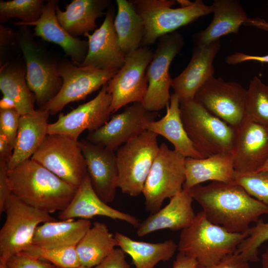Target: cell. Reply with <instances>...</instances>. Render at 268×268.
I'll return each instance as SVG.
<instances>
[{
	"instance_id": "obj_47",
	"label": "cell",
	"mask_w": 268,
	"mask_h": 268,
	"mask_svg": "<svg viewBox=\"0 0 268 268\" xmlns=\"http://www.w3.org/2000/svg\"><path fill=\"white\" fill-rule=\"evenodd\" d=\"M13 152V148L6 138L0 134V159L8 162Z\"/></svg>"
},
{
	"instance_id": "obj_52",
	"label": "cell",
	"mask_w": 268,
	"mask_h": 268,
	"mask_svg": "<svg viewBox=\"0 0 268 268\" xmlns=\"http://www.w3.org/2000/svg\"><path fill=\"white\" fill-rule=\"evenodd\" d=\"M264 171L268 172V158L265 164L264 165L262 168L258 171Z\"/></svg>"
},
{
	"instance_id": "obj_1",
	"label": "cell",
	"mask_w": 268,
	"mask_h": 268,
	"mask_svg": "<svg viewBox=\"0 0 268 268\" xmlns=\"http://www.w3.org/2000/svg\"><path fill=\"white\" fill-rule=\"evenodd\" d=\"M189 191L210 222L231 232H245L261 216H268V204L234 183L212 182L195 186Z\"/></svg>"
},
{
	"instance_id": "obj_8",
	"label": "cell",
	"mask_w": 268,
	"mask_h": 268,
	"mask_svg": "<svg viewBox=\"0 0 268 268\" xmlns=\"http://www.w3.org/2000/svg\"><path fill=\"white\" fill-rule=\"evenodd\" d=\"M4 212L6 219L0 231V263L7 264L11 257L31 244L40 224L56 221L50 213L26 204L12 194Z\"/></svg>"
},
{
	"instance_id": "obj_3",
	"label": "cell",
	"mask_w": 268,
	"mask_h": 268,
	"mask_svg": "<svg viewBox=\"0 0 268 268\" xmlns=\"http://www.w3.org/2000/svg\"><path fill=\"white\" fill-rule=\"evenodd\" d=\"M247 236L246 232H231L212 223L201 211L181 230L178 250L195 259L198 264L209 267L234 253Z\"/></svg>"
},
{
	"instance_id": "obj_42",
	"label": "cell",
	"mask_w": 268,
	"mask_h": 268,
	"mask_svg": "<svg viewBox=\"0 0 268 268\" xmlns=\"http://www.w3.org/2000/svg\"><path fill=\"white\" fill-rule=\"evenodd\" d=\"M8 162L0 159V213L4 212V207L12 194L8 181Z\"/></svg>"
},
{
	"instance_id": "obj_5",
	"label": "cell",
	"mask_w": 268,
	"mask_h": 268,
	"mask_svg": "<svg viewBox=\"0 0 268 268\" xmlns=\"http://www.w3.org/2000/svg\"><path fill=\"white\" fill-rule=\"evenodd\" d=\"M142 18L144 35L141 45L155 43L160 37L176 31L198 18L212 13L211 5L201 0H196L186 7L172 8L173 0H130Z\"/></svg>"
},
{
	"instance_id": "obj_31",
	"label": "cell",
	"mask_w": 268,
	"mask_h": 268,
	"mask_svg": "<svg viewBox=\"0 0 268 268\" xmlns=\"http://www.w3.org/2000/svg\"><path fill=\"white\" fill-rule=\"evenodd\" d=\"M118 246L106 225L95 222L76 246L80 266L90 268L101 263Z\"/></svg>"
},
{
	"instance_id": "obj_44",
	"label": "cell",
	"mask_w": 268,
	"mask_h": 268,
	"mask_svg": "<svg viewBox=\"0 0 268 268\" xmlns=\"http://www.w3.org/2000/svg\"><path fill=\"white\" fill-rule=\"evenodd\" d=\"M94 268H131L121 248H115L101 263Z\"/></svg>"
},
{
	"instance_id": "obj_13",
	"label": "cell",
	"mask_w": 268,
	"mask_h": 268,
	"mask_svg": "<svg viewBox=\"0 0 268 268\" xmlns=\"http://www.w3.org/2000/svg\"><path fill=\"white\" fill-rule=\"evenodd\" d=\"M58 73L63 80L59 93L41 108L55 115L68 103L84 99L107 83L119 70H102L78 66L68 62L58 63Z\"/></svg>"
},
{
	"instance_id": "obj_9",
	"label": "cell",
	"mask_w": 268,
	"mask_h": 268,
	"mask_svg": "<svg viewBox=\"0 0 268 268\" xmlns=\"http://www.w3.org/2000/svg\"><path fill=\"white\" fill-rule=\"evenodd\" d=\"M186 158L163 142L146 180L143 195L145 209L154 213L164 201L180 193L185 181Z\"/></svg>"
},
{
	"instance_id": "obj_11",
	"label": "cell",
	"mask_w": 268,
	"mask_h": 268,
	"mask_svg": "<svg viewBox=\"0 0 268 268\" xmlns=\"http://www.w3.org/2000/svg\"><path fill=\"white\" fill-rule=\"evenodd\" d=\"M158 40L146 68L148 88L142 103L146 109L153 112L162 110L170 103L172 78L169 67L184 44L182 36L177 31L164 35Z\"/></svg>"
},
{
	"instance_id": "obj_25",
	"label": "cell",
	"mask_w": 268,
	"mask_h": 268,
	"mask_svg": "<svg viewBox=\"0 0 268 268\" xmlns=\"http://www.w3.org/2000/svg\"><path fill=\"white\" fill-rule=\"evenodd\" d=\"M213 19L204 30L195 34V46H205L229 34H237L248 19L246 12L237 0H215L211 5Z\"/></svg>"
},
{
	"instance_id": "obj_38",
	"label": "cell",
	"mask_w": 268,
	"mask_h": 268,
	"mask_svg": "<svg viewBox=\"0 0 268 268\" xmlns=\"http://www.w3.org/2000/svg\"><path fill=\"white\" fill-rule=\"evenodd\" d=\"M233 183L241 186L252 197L268 205V172L246 174L235 172Z\"/></svg>"
},
{
	"instance_id": "obj_51",
	"label": "cell",
	"mask_w": 268,
	"mask_h": 268,
	"mask_svg": "<svg viewBox=\"0 0 268 268\" xmlns=\"http://www.w3.org/2000/svg\"><path fill=\"white\" fill-rule=\"evenodd\" d=\"M176 1L179 3L180 7H186L191 5L193 2H192L189 0H177Z\"/></svg>"
},
{
	"instance_id": "obj_29",
	"label": "cell",
	"mask_w": 268,
	"mask_h": 268,
	"mask_svg": "<svg viewBox=\"0 0 268 268\" xmlns=\"http://www.w3.org/2000/svg\"><path fill=\"white\" fill-rule=\"evenodd\" d=\"M91 227L89 219L46 222L37 227L32 244L48 249L76 247Z\"/></svg>"
},
{
	"instance_id": "obj_4",
	"label": "cell",
	"mask_w": 268,
	"mask_h": 268,
	"mask_svg": "<svg viewBox=\"0 0 268 268\" xmlns=\"http://www.w3.org/2000/svg\"><path fill=\"white\" fill-rule=\"evenodd\" d=\"M180 109L185 129L203 156L231 153L236 128L211 114L195 99L181 103Z\"/></svg>"
},
{
	"instance_id": "obj_21",
	"label": "cell",
	"mask_w": 268,
	"mask_h": 268,
	"mask_svg": "<svg viewBox=\"0 0 268 268\" xmlns=\"http://www.w3.org/2000/svg\"><path fill=\"white\" fill-rule=\"evenodd\" d=\"M58 1L48 0L45 4L42 14L37 21L16 26H34V34L45 41L57 44L69 57L73 64L80 66L88 52V41L81 40L70 35L60 24L56 16Z\"/></svg>"
},
{
	"instance_id": "obj_53",
	"label": "cell",
	"mask_w": 268,
	"mask_h": 268,
	"mask_svg": "<svg viewBox=\"0 0 268 268\" xmlns=\"http://www.w3.org/2000/svg\"><path fill=\"white\" fill-rule=\"evenodd\" d=\"M0 268H9L7 264L0 263Z\"/></svg>"
},
{
	"instance_id": "obj_40",
	"label": "cell",
	"mask_w": 268,
	"mask_h": 268,
	"mask_svg": "<svg viewBox=\"0 0 268 268\" xmlns=\"http://www.w3.org/2000/svg\"><path fill=\"white\" fill-rule=\"evenodd\" d=\"M9 268H55L45 261L34 258L22 253L11 257L7 262Z\"/></svg>"
},
{
	"instance_id": "obj_17",
	"label": "cell",
	"mask_w": 268,
	"mask_h": 268,
	"mask_svg": "<svg viewBox=\"0 0 268 268\" xmlns=\"http://www.w3.org/2000/svg\"><path fill=\"white\" fill-rule=\"evenodd\" d=\"M231 154L236 172L259 171L268 158V128L245 115L236 128Z\"/></svg>"
},
{
	"instance_id": "obj_22",
	"label": "cell",
	"mask_w": 268,
	"mask_h": 268,
	"mask_svg": "<svg viewBox=\"0 0 268 268\" xmlns=\"http://www.w3.org/2000/svg\"><path fill=\"white\" fill-rule=\"evenodd\" d=\"M95 216H103L125 221L137 228L140 224L135 217L116 209L103 201L92 188L88 174L77 188L76 192L67 208L61 211V220L78 218L89 219Z\"/></svg>"
},
{
	"instance_id": "obj_54",
	"label": "cell",
	"mask_w": 268,
	"mask_h": 268,
	"mask_svg": "<svg viewBox=\"0 0 268 268\" xmlns=\"http://www.w3.org/2000/svg\"><path fill=\"white\" fill-rule=\"evenodd\" d=\"M55 268H58V267H55ZM87 268V267H83V266H78V267H75V268Z\"/></svg>"
},
{
	"instance_id": "obj_12",
	"label": "cell",
	"mask_w": 268,
	"mask_h": 268,
	"mask_svg": "<svg viewBox=\"0 0 268 268\" xmlns=\"http://www.w3.org/2000/svg\"><path fill=\"white\" fill-rule=\"evenodd\" d=\"M153 53L140 47L127 55L123 67L107 82L112 96V113L129 104L142 103L148 88L146 70Z\"/></svg>"
},
{
	"instance_id": "obj_32",
	"label": "cell",
	"mask_w": 268,
	"mask_h": 268,
	"mask_svg": "<svg viewBox=\"0 0 268 268\" xmlns=\"http://www.w3.org/2000/svg\"><path fill=\"white\" fill-rule=\"evenodd\" d=\"M0 90L3 96L11 99L20 115L35 111L36 101L26 79V69L21 66L5 63L0 70Z\"/></svg>"
},
{
	"instance_id": "obj_27",
	"label": "cell",
	"mask_w": 268,
	"mask_h": 268,
	"mask_svg": "<svg viewBox=\"0 0 268 268\" xmlns=\"http://www.w3.org/2000/svg\"><path fill=\"white\" fill-rule=\"evenodd\" d=\"M107 0H72L66 10L56 9L57 19L61 26L71 36L84 35L97 28V19L105 15L111 6Z\"/></svg>"
},
{
	"instance_id": "obj_18",
	"label": "cell",
	"mask_w": 268,
	"mask_h": 268,
	"mask_svg": "<svg viewBox=\"0 0 268 268\" xmlns=\"http://www.w3.org/2000/svg\"><path fill=\"white\" fill-rule=\"evenodd\" d=\"M80 143L93 189L103 201L113 202L118 188L116 153L87 139Z\"/></svg>"
},
{
	"instance_id": "obj_49",
	"label": "cell",
	"mask_w": 268,
	"mask_h": 268,
	"mask_svg": "<svg viewBox=\"0 0 268 268\" xmlns=\"http://www.w3.org/2000/svg\"><path fill=\"white\" fill-rule=\"evenodd\" d=\"M15 108L14 103L9 98L3 96L0 101V109H7Z\"/></svg>"
},
{
	"instance_id": "obj_16",
	"label": "cell",
	"mask_w": 268,
	"mask_h": 268,
	"mask_svg": "<svg viewBox=\"0 0 268 268\" xmlns=\"http://www.w3.org/2000/svg\"><path fill=\"white\" fill-rule=\"evenodd\" d=\"M107 83L92 100L66 114H60L55 122L49 124L48 134L63 135L78 140L85 130L93 132L107 122L112 114V96Z\"/></svg>"
},
{
	"instance_id": "obj_30",
	"label": "cell",
	"mask_w": 268,
	"mask_h": 268,
	"mask_svg": "<svg viewBox=\"0 0 268 268\" xmlns=\"http://www.w3.org/2000/svg\"><path fill=\"white\" fill-rule=\"evenodd\" d=\"M114 235L118 246L131 256L135 268H154L159 262L171 259L178 250V244L173 240L149 243L133 240L118 232Z\"/></svg>"
},
{
	"instance_id": "obj_20",
	"label": "cell",
	"mask_w": 268,
	"mask_h": 268,
	"mask_svg": "<svg viewBox=\"0 0 268 268\" xmlns=\"http://www.w3.org/2000/svg\"><path fill=\"white\" fill-rule=\"evenodd\" d=\"M221 48L218 40L205 46H195L186 68L172 78L171 87L180 103L195 99L201 87L214 76V60Z\"/></svg>"
},
{
	"instance_id": "obj_35",
	"label": "cell",
	"mask_w": 268,
	"mask_h": 268,
	"mask_svg": "<svg viewBox=\"0 0 268 268\" xmlns=\"http://www.w3.org/2000/svg\"><path fill=\"white\" fill-rule=\"evenodd\" d=\"M44 1L42 0H13L0 1V22L4 23L12 18L22 21L19 23H29L40 17Z\"/></svg>"
},
{
	"instance_id": "obj_48",
	"label": "cell",
	"mask_w": 268,
	"mask_h": 268,
	"mask_svg": "<svg viewBox=\"0 0 268 268\" xmlns=\"http://www.w3.org/2000/svg\"><path fill=\"white\" fill-rule=\"evenodd\" d=\"M262 30L268 31V22L259 18H248L247 23Z\"/></svg>"
},
{
	"instance_id": "obj_37",
	"label": "cell",
	"mask_w": 268,
	"mask_h": 268,
	"mask_svg": "<svg viewBox=\"0 0 268 268\" xmlns=\"http://www.w3.org/2000/svg\"><path fill=\"white\" fill-rule=\"evenodd\" d=\"M256 222L255 226L250 227L245 232L248 236L236 251L249 263L256 262L259 260V248L268 241V221L265 222L263 220H259Z\"/></svg>"
},
{
	"instance_id": "obj_2",
	"label": "cell",
	"mask_w": 268,
	"mask_h": 268,
	"mask_svg": "<svg viewBox=\"0 0 268 268\" xmlns=\"http://www.w3.org/2000/svg\"><path fill=\"white\" fill-rule=\"evenodd\" d=\"M8 181L13 195L49 213L65 210L77 189L31 159L8 170Z\"/></svg>"
},
{
	"instance_id": "obj_39",
	"label": "cell",
	"mask_w": 268,
	"mask_h": 268,
	"mask_svg": "<svg viewBox=\"0 0 268 268\" xmlns=\"http://www.w3.org/2000/svg\"><path fill=\"white\" fill-rule=\"evenodd\" d=\"M21 115L15 108L0 109V134L4 135L13 149Z\"/></svg>"
},
{
	"instance_id": "obj_7",
	"label": "cell",
	"mask_w": 268,
	"mask_h": 268,
	"mask_svg": "<svg viewBox=\"0 0 268 268\" xmlns=\"http://www.w3.org/2000/svg\"><path fill=\"white\" fill-rule=\"evenodd\" d=\"M20 26L17 44L25 60L27 83L41 108L59 93L63 80L58 73V63L38 45L27 26Z\"/></svg>"
},
{
	"instance_id": "obj_43",
	"label": "cell",
	"mask_w": 268,
	"mask_h": 268,
	"mask_svg": "<svg viewBox=\"0 0 268 268\" xmlns=\"http://www.w3.org/2000/svg\"><path fill=\"white\" fill-rule=\"evenodd\" d=\"M15 43H17V33L12 29L0 26V67L3 64L4 57L8 49Z\"/></svg>"
},
{
	"instance_id": "obj_41",
	"label": "cell",
	"mask_w": 268,
	"mask_h": 268,
	"mask_svg": "<svg viewBox=\"0 0 268 268\" xmlns=\"http://www.w3.org/2000/svg\"><path fill=\"white\" fill-rule=\"evenodd\" d=\"M196 268H251L249 263L246 261L242 256L235 251L229 254L217 264L205 267L198 264Z\"/></svg>"
},
{
	"instance_id": "obj_26",
	"label": "cell",
	"mask_w": 268,
	"mask_h": 268,
	"mask_svg": "<svg viewBox=\"0 0 268 268\" xmlns=\"http://www.w3.org/2000/svg\"><path fill=\"white\" fill-rule=\"evenodd\" d=\"M184 190L207 181L233 183L235 171L230 152L216 154L204 158L185 159Z\"/></svg>"
},
{
	"instance_id": "obj_33",
	"label": "cell",
	"mask_w": 268,
	"mask_h": 268,
	"mask_svg": "<svg viewBox=\"0 0 268 268\" xmlns=\"http://www.w3.org/2000/svg\"><path fill=\"white\" fill-rule=\"evenodd\" d=\"M114 25L120 47L126 56L140 48L144 35L143 20L130 0H117Z\"/></svg>"
},
{
	"instance_id": "obj_36",
	"label": "cell",
	"mask_w": 268,
	"mask_h": 268,
	"mask_svg": "<svg viewBox=\"0 0 268 268\" xmlns=\"http://www.w3.org/2000/svg\"><path fill=\"white\" fill-rule=\"evenodd\" d=\"M20 253L45 261L60 268H72L80 266L76 247L48 249L31 244Z\"/></svg>"
},
{
	"instance_id": "obj_15",
	"label": "cell",
	"mask_w": 268,
	"mask_h": 268,
	"mask_svg": "<svg viewBox=\"0 0 268 268\" xmlns=\"http://www.w3.org/2000/svg\"><path fill=\"white\" fill-rule=\"evenodd\" d=\"M157 115V112L146 109L142 103H132L99 129L89 132L87 140L115 151L146 131L148 124Z\"/></svg>"
},
{
	"instance_id": "obj_6",
	"label": "cell",
	"mask_w": 268,
	"mask_h": 268,
	"mask_svg": "<svg viewBox=\"0 0 268 268\" xmlns=\"http://www.w3.org/2000/svg\"><path fill=\"white\" fill-rule=\"evenodd\" d=\"M158 135L145 131L116 150L118 188L124 194H142L153 162L158 153Z\"/></svg>"
},
{
	"instance_id": "obj_10",
	"label": "cell",
	"mask_w": 268,
	"mask_h": 268,
	"mask_svg": "<svg viewBox=\"0 0 268 268\" xmlns=\"http://www.w3.org/2000/svg\"><path fill=\"white\" fill-rule=\"evenodd\" d=\"M77 188L87 174L80 143L61 134H48L30 158Z\"/></svg>"
},
{
	"instance_id": "obj_46",
	"label": "cell",
	"mask_w": 268,
	"mask_h": 268,
	"mask_svg": "<svg viewBox=\"0 0 268 268\" xmlns=\"http://www.w3.org/2000/svg\"><path fill=\"white\" fill-rule=\"evenodd\" d=\"M198 264L195 259L179 252L173 262L172 268H196Z\"/></svg>"
},
{
	"instance_id": "obj_23",
	"label": "cell",
	"mask_w": 268,
	"mask_h": 268,
	"mask_svg": "<svg viewBox=\"0 0 268 268\" xmlns=\"http://www.w3.org/2000/svg\"><path fill=\"white\" fill-rule=\"evenodd\" d=\"M193 200L189 191L183 189L171 198L165 206L140 223L136 228L137 235L142 237L160 230L178 231L188 227L196 215L192 207Z\"/></svg>"
},
{
	"instance_id": "obj_45",
	"label": "cell",
	"mask_w": 268,
	"mask_h": 268,
	"mask_svg": "<svg viewBox=\"0 0 268 268\" xmlns=\"http://www.w3.org/2000/svg\"><path fill=\"white\" fill-rule=\"evenodd\" d=\"M247 61H257L268 63V54L264 56H256L241 52H235L228 56L225 60L226 63L230 65H234Z\"/></svg>"
},
{
	"instance_id": "obj_19",
	"label": "cell",
	"mask_w": 268,
	"mask_h": 268,
	"mask_svg": "<svg viewBox=\"0 0 268 268\" xmlns=\"http://www.w3.org/2000/svg\"><path fill=\"white\" fill-rule=\"evenodd\" d=\"M114 10L111 6L100 27L92 34L87 33L84 35L88 38V48L80 66L102 70H119L124 65L126 55L120 47L115 29Z\"/></svg>"
},
{
	"instance_id": "obj_24",
	"label": "cell",
	"mask_w": 268,
	"mask_h": 268,
	"mask_svg": "<svg viewBox=\"0 0 268 268\" xmlns=\"http://www.w3.org/2000/svg\"><path fill=\"white\" fill-rule=\"evenodd\" d=\"M50 114L42 108L32 114L21 115L15 143L8 162V169L14 168L30 159L48 134Z\"/></svg>"
},
{
	"instance_id": "obj_14",
	"label": "cell",
	"mask_w": 268,
	"mask_h": 268,
	"mask_svg": "<svg viewBox=\"0 0 268 268\" xmlns=\"http://www.w3.org/2000/svg\"><path fill=\"white\" fill-rule=\"evenodd\" d=\"M246 90L237 82L213 76L198 90L195 99L211 114L236 128L245 117Z\"/></svg>"
},
{
	"instance_id": "obj_28",
	"label": "cell",
	"mask_w": 268,
	"mask_h": 268,
	"mask_svg": "<svg viewBox=\"0 0 268 268\" xmlns=\"http://www.w3.org/2000/svg\"><path fill=\"white\" fill-rule=\"evenodd\" d=\"M178 96L171 94L166 114L160 119L149 123L147 130L166 138L174 146V150L185 158H205L195 147L182 122Z\"/></svg>"
},
{
	"instance_id": "obj_50",
	"label": "cell",
	"mask_w": 268,
	"mask_h": 268,
	"mask_svg": "<svg viewBox=\"0 0 268 268\" xmlns=\"http://www.w3.org/2000/svg\"><path fill=\"white\" fill-rule=\"evenodd\" d=\"M259 268H268V247L261 256V266Z\"/></svg>"
},
{
	"instance_id": "obj_34",
	"label": "cell",
	"mask_w": 268,
	"mask_h": 268,
	"mask_svg": "<svg viewBox=\"0 0 268 268\" xmlns=\"http://www.w3.org/2000/svg\"><path fill=\"white\" fill-rule=\"evenodd\" d=\"M245 115L268 128V85L257 76L250 80L246 90Z\"/></svg>"
}]
</instances>
